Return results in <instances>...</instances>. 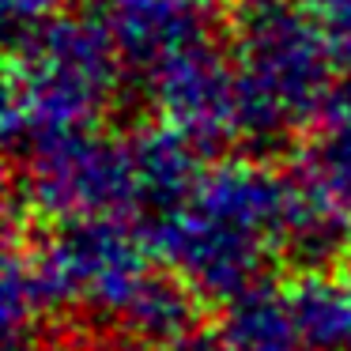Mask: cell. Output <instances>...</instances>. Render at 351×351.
<instances>
[]
</instances>
